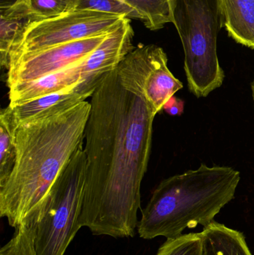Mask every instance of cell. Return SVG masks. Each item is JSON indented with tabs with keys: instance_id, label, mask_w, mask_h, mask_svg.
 Instances as JSON below:
<instances>
[{
	"instance_id": "obj_1",
	"label": "cell",
	"mask_w": 254,
	"mask_h": 255,
	"mask_svg": "<svg viewBox=\"0 0 254 255\" xmlns=\"http://www.w3.org/2000/svg\"><path fill=\"white\" fill-rule=\"evenodd\" d=\"M89 103L79 226L94 235L132 238L158 114L146 99L143 78L129 55L104 76Z\"/></svg>"
},
{
	"instance_id": "obj_2",
	"label": "cell",
	"mask_w": 254,
	"mask_h": 255,
	"mask_svg": "<svg viewBox=\"0 0 254 255\" xmlns=\"http://www.w3.org/2000/svg\"><path fill=\"white\" fill-rule=\"evenodd\" d=\"M90 109V103L82 102L10 128L16 162L8 179L0 187V217L7 218L11 227L20 226L47 197L84 142Z\"/></svg>"
},
{
	"instance_id": "obj_3",
	"label": "cell",
	"mask_w": 254,
	"mask_h": 255,
	"mask_svg": "<svg viewBox=\"0 0 254 255\" xmlns=\"http://www.w3.org/2000/svg\"><path fill=\"white\" fill-rule=\"evenodd\" d=\"M240 172L226 166L202 163L161 181L142 211L137 226L140 238L174 239L186 229L207 227L235 197Z\"/></svg>"
},
{
	"instance_id": "obj_4",
	"label": "cell",
	"mask_w": 254,
	"mask_h": 255,
	"mask_svg": "<svg viewBox=\"0 0 254 255\" xmlns=\"http://www.w3.org/2000/svg\"><path fill=\"white\" fill-rule=\"evenodd\" d=\"M86 175L82 142L47 197L22 222L32 232L37 255H64L80 230Z\"/></svg>"
},
{
	"instance_id": "obj_5",
	"label": "cell",
	"mask_w": 254,
	"mask_h": 255,
	"mask_svg": "<svg viewBox=\"0 0 254 255\" xmlns=\"http://www.w3.org/2000/svg\"><path fill=\"white\" fill-rule=\"evenodd\" d=\"M174 17L184 50L188 88L197 98L207 97L225 79L217 54L223 25L219 0H177Z\"/></svg>"
},
{
	"instance_id": "obj_6",
	"label": "cell",
	"mask_w": 254,
	"mask_h": 255,
	"mask_svg": "<svg viewBox=\"0 0 254 255\" xmlns=\"http://www.w3.org/2000/svg\"><path fill=\"white\" fill-rule=\"evenodd\" d=\"M125 18L92 10H74L55 17L34 21L13 45L10 61L22 54L108 34Z\"/></svg>"
},
{
	"instance_id": "obj_7",
	"label": "cell",
	"mask_w": 254,
	"mask_h": 255,
	"mask_svg": "<svg viewBox=\"0 0 254 255\" xmlns=\"http://www.w3.org/2000/svg\"><path fill=\"white\" fill-rule=\"evenodd\" d=\"M108 34L51 46L13 58L7 70V87L36 80L82 61L102 43Z\"/></svg>"
},
{
	"instance_id": "obj_8",
	"label": "cell",
	"mask_w": 254,
	"mask_h": 255,
	"mask_svg": "<svg viewBox=\"0 0 254 255\" xmlns=\"http://www.w3.org/2000/svg\"><path fill=\"white\" fill-rule=\"evenodd\" d=\"M133 53L143 78L145 95L158 114L165 103L183 88V83L170 71L167 54L160 46L140 44Z\"/></svg>"
},
{
	"instance_id": "obj_9",
	"label": "cell",
	"mask_w": 254,
	"mask_h": 255,
	"mask_svg": "<svg viewBox=\"0 0 254 255\" xmlns=\"http://www.w3.org/2000/svg\"><path fill=\"white\" fill-rule=\"evenodd\" d=\"M134 35L131 19L125 18L87 58L82 61L84 83L93 88H98L104 76L116 69L134 50Z\"/></svg>"
},
{
	"instance_id": "obj_10",
	"label": "cell",
	"mask_w": 254,
	"mask_h": 255,
	"mask_svg": "<svg viewBox=\"0 0 254 255\" xmlns=\"http://www.w3.org/2000/svg\"><path fill=\"white\" fill-rule=\"evenodd\" d=\"M82 82L75 88L49 94L22 104L9 106L1 109L0 116L4 118L10 128L19 124L56 115L91 98L95 92Z\"/></svg>"
},
{
	"instance_id": "obj_11",
	"label": "cell",
	"mask_w": 254,
	"mask_h": 255,
	"mask_svg": "<svg viewBox=\"0 0 254 255\" xmlns=\"http://www.w3.org/2000/svg\"><path fill=\"white\" fill-rule=\"evenodd\" d=\"M82 61L36 80L9 87V106L22 104L80 85L83 82Z\"/></svg>"
},
{
	"instance_id": "obj_12",
	"label": "cell",
	"mask_w": 254,
	"mask_h": 255,
	"mask_svg": "<svg viewBox=\"0 0 254 255\" xmlns=\"http://www.w3.org/2000/svg\"><path fill=\"white\" fill-rule=\"evenodd\" d=\"M0 17V64L8 70L12 47L31 22L26 0L1 3Z\"/></svg>"
},
{
	"instance_id": "obj_13",
	"label": "cell",
	"mask_w": 254,
	"mask_h": 255,
	"mask_svg": "<svg viewBox=\"0 0 254 255\" xmlns=\"http://www.w3.org/2000/svg\"><path fill=\"white\" fill-rule=\"evenodd\" d=\"M222 22L237 43L254 49V0H219Z\"/></svg>"
},
{
	"instance_id": "obj_14",
	"label": "cell",
	"mask_w": 254,
	"mask_h": 255,
	"mask_svg": "<svg viewBox=\"0 0 254 255\" xmlns=\"http://www.w3.org/2000/svg\"><path fill=\"white\" fill-rule=\"evenodd\" d=\"M204 255H253L244 235L213 221L201 232Z\"/></svg>"
},
{
	"instance_id": "obj_15",
	"label": "cell",
	"mask_w": 254,
	"mask_h": 255,
	"mask_svg": "<svg viewBox=\"0 0 254 255\" xmlns=\"http://www.w3.org/2000/svg\"><path fill=\"white\" fill-rule=\"evenodd\" d=\"M143 16L142 22L152 31L161 29L167 23H174L177 0H125Z\"/></svg>"
},
{
	"instance_id": "obj_16",
	"label": "cell",
	"mask_w": 254,
	"mask_h": 255,
	"mask_svg": "<svg viewBox=\"0 0 254 255\" xmlns=\"http://www.w3.org/2000/svg\"><path fill=\"white\" fill-rule=\"evenodd\" d=\"M156 255H204L201 232L186 234L174 239H167Z\"/></svg>"
},
{
	"instance_id": "obj_17",
	"label": "cell",
	"mask_w": 254,
	"mask_h": 255,
	"mask_svg": "<svg viewBox=\"0 0 254 255\" xmlns=\"http://www.w3.org/2000/svg\"><path fill=\"white\" fill-rule=\"evenodd\" d=\"M16 152L10 128L0 117V187L7 181L16 162Z\"/></svg>"
},
{
	"instance_id": "obj_18",
	"label": "cell",
	"mask_w": 254,
	"mask_h": 255,
	"mask_svg": "<svg viewBox=\"0 0 254 255\" xmlns=\"http://www.w3.org/2000/svg\"><path fill=\"white\" fill-rule=\"evenodd\" d=\"M76 10H87L143 20L140 12L125 0H79Z\"/></svg>"
},
{
	"instance_id": "obj_19",
	"label": "cell",
	"mask_w": 254,
	"mask_h": 255,
	"mask_svg": "<svg viewBox=\"0 0 254 255\" xmlns=\"http://www.w3.org/2000/svg\"><path fill=\"white\" fill-rule=\"evenodd\" d=\"M31 22L55 17L76 10L79 0H26Z\"/></svg>"
},
{
	"instance_id": "obj_20",
	"label": "cell",
	"mask_w": 254,
	"mask_h": 255,
	"mask_svg": "<svg viewBox=\"0 0 254 255\" xmlns=\"http://www.w3.org/2000/svg\"><path fill=\"white\" fill-rule=\"evenodd\" d=\"M0 255H37L31 229L25 224L16 228L12 239L0 250Z\"/></svg>"
},
{
	"instance_id": "obj_21",
	"label": "cell",
	"mask_w": 254,
	"mask_h": 255,
	"mask_svg": "<svg viewBox=\"0 0 254 255\" xmlns=\"http://www.w3.org/2000/svg\"><path fill=\"white\" fill-rule=\"evenodd\" d=\"M163 110L170 116H181L184 111V101L173 96L165 103Z\"/></svg>"
},
{
	"instance_id": "obj_22",
	"label": "cell",
	"mask_w": 254,
	"mask_h": 255,
	"mask_svg": "<svg viewBox=\"0 0 254 255\" xmlns=\"http://www.w3.org/2000/svg\"><path fill=\"white\" fill-rule=\"evenodd\" d=\"M251 88H252V98H253L254 103V79L253 82H252V86H251Z\"/></svg>"
}]
</instances>
